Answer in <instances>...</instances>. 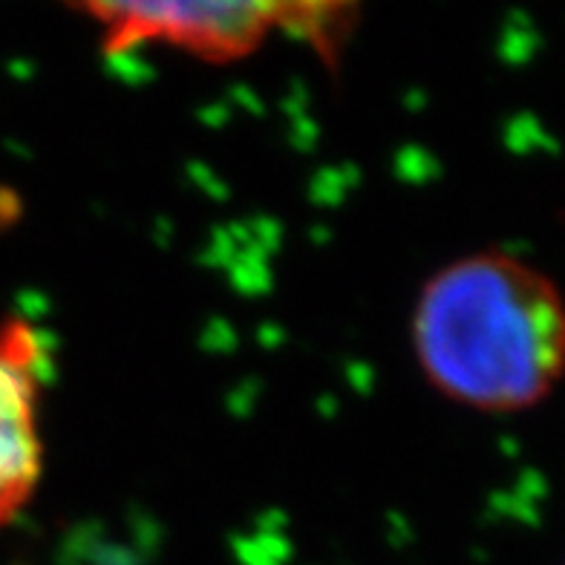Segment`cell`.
Listing matches in <instances>:
<instances>
[{
	"label": "cell",
	"mask_w": 565,
	"mask_h": 565,
	"mask_svg": "<svg viewBox=\"0 0 565 565\" xmlns=\"http://www.w3.org/2000/svg\"><path fill=\"white\" fill-rule=\"evenodd\" d=\"M413 352L433 390L477 413H522L565 379V295L516 254L477 252L418 291Z\"/></svg>",
	"instance_id": "1"
},
{
	"label": "cell",
	"mask_w": 565,
	"mask_h": 565,
	"mask_svg": "<svg viewBox=\"0 0 565 565\" xmlns=\"http://www.w3.org/2000/svg\"><path fill=\"white\" fill-rule=\"evenodd\" d=\"M75 12L96 23L110 55L159 44L225 64L257 53L275 32H289L291 3H84Z\"/></svg>",
	"instance_id": "2"
},
{
	"label": "cell",
	"mask_w": 565,
	"mask_h": 565,
	"mask_svg": "<svg viewBox=\"0 0 565 565\" xmlns=\"http://www.w3.org/2000/svg\"><path fill=\"white\" fill-rule=\"evenodd\" d=\"M44 372L41 332L26 318L0 320V529L21 516L44 473Z\"/></svg>",
	"instance_id": "3"
}]
</instances>
